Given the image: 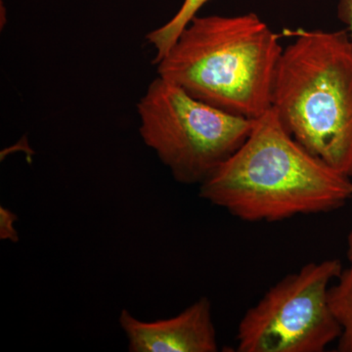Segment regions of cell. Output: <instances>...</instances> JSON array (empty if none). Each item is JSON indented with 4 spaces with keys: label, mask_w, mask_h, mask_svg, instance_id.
Returning a JSON list of instances; mask_svg holds the SVG:
<instances>
[{
    "label": "cell",
    "mask_w": 352,
    "mask_h": 352,
    "mask_svg": "<svg viewBox=\"0 0 352 352\" xmlns=\"http://www.w3.org/2000/svg\"><path fill=\"white\" fill-rule=\"evenodd\" d=\"M200 196L243 221H283L344 207L352 200V178L298 143L271 108L200 185Z\"/></svg>",
    "instance_id": "1"
},
{
    "label": "cell",
    "mask_w": 352,
    "mask_h": 352,
    "mask_svg": "<svg viewBox=\"0 0 352 352\" xmlns=\"http://www.w3.org/2000/svg\"><path fill=\"white\" fill-rule=\"evenodd\" d=\"M283 48L256 13L197 15L155 65L157 76L194 98L256 120L271 109Z\"/></svg>",
    "instance_id": "2"
},
{
    "label": "cell",
    "mask_w": 352,
    "mask_h": 352,
    "mask_svg": "<svg viewBox=\"0 0 352 352\" xmlns=\"http://www.w3.org/2000/svg\"><path fill=\"white\" fill-rule=\"evenodd\" d=\"M271 108L287 131L352 178V39L346 30L285 31Z\"/></svg>",
    "instance_id": "3"
},
{
    "label": "cell",
    "mask_w": 352,
    "mask_h": 352,
    "mask_svg": "<svg viewBox=\"0 0 352 352\" xmlns=\"http://www.w3.org/2000/svg\"><path fill=\"white\" fill-rule=\"evenodd\" d=\"M139 133L176 182L203 184L245 142L254 120L194 98L157 76L138 103Z\"/></svg>",
    "instance_id": "4"
},
{
    "label": "cell",
    "mask_w": 352,
    "mask_h": 352,
    "mask_svg": "<svg viewBox=\"0 0 352 352\" xmlns=\"http://www.w3.org/2000/svg\"><path fill=\"white\" fill-rule=\"evenodd\" d=\"M342 270L340 259L314 261L271 287L243 315L237 351H325L342 333L329 291Z\"/></svg>",
    "instance_id": "5"
},
{
    "label": "cell",
    "mask_w": 352,
    "mask_h": 352,
    "mask_svg": "<svg viewBox=\"0 0 352 352\" xmlns=\"http://www.w3.org/2000/svg\"><path fill=\"white\" fill-rule=\"evenodd\" d=\"M119 321L131 352L219 351L212 303L205 296L170 318L144 322L124 309Z\"/></svg>",
    "instance_id": "6"
},
{
    "label": "cell",
    "mask_w": 352,
    "mask_h": 352,
    "mask_svg": "<svg viewBox=\"0 0 352 352\" xmlns=\"http://www.w3.org/2000/svg\"><path fill=\"white\" fill-rule=\"evenodd\" d=\"M329 302L342 333L338 340V351L352 352V266L344 268L330 291Z\"/></svg>",
    "instance_id": "7"
},
{
    "label": "cell",
    "mask_w": 352,
    "mask_h": 352,
    "mask_svg": "<svg viewBox=\"0 0 352 352\" xmlns=\"http://www.w3.org/2000/svg\"><path fill=\"white\" fill-rule=\"evenodd\" d=\"M210 0H184L177 13L166 24L157 28L146 36L148 43L156 50L154 64L170 50L185 27L198 15L199 10Z\"/></svg>",
    "instance_id": "8"
},
{
    "label": "cell",
    "mask_w": 352,
    "mask_h": 352,
    "mask_svg": "<svg viewBox=\"0 0 352 352\" xmlns=\"http://www.w3.org/2000/svg\"><path fill=\"white\" fill-rule=\"evenodd\" d=\"M17 215L8 208L0 207V239L18 242L19 236L15 228Z\"/></svg>",
    "instance_id": "9"
},
{
    "label": "cell",
    "mask_w": 352,
    "mask_h": 352,
    "mask_svg": "<svg viewBox=\"0 0 352 352\" xmlns=\"http://www.w3.org/2000/svg\"><path fill=\"white\" fill-rule=\"evenodd\" d=\"M338 18L346 25V30L352 39V0H339Z\"/></svg>",
    "instance_id": "10"
},
{
    "label": "cell",
    "mask_w": 352,
    "mask_h": 352,
    "mask_svg": "<svg viewBox=\"0 0 352 352\" xmlns=\"http://www.w3.org/2000/svg\"><path fill=\"white\" fill-rule=\"evenodd\" d=\"M346 258L349 265L352 266V229L346 238Z\"/></svg>",
    "instance_id": "11"
}]
</instances>
